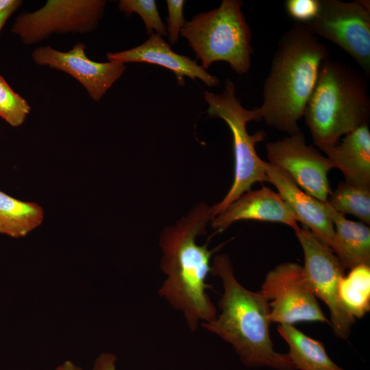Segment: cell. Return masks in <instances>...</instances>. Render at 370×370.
Instances as JSON below:
<instances>
[{
	"mask_svg": "<svg viewBox=\"0 0 370 370\" xmlns=\"http://www.w3.org/2000/svg\"><path fill=\"white\" fill-rule=\"evenodd\" d=\"M212 217V207L200 203L174 225L164 228L160 237V268L166 278L158 294L183 312L193 332L199 321H210L217 314L206 293L212 287L206 280L211 271V256L220 247L209 250L208 243L199 245L196 242L198 236L206 234Z\"/></svg>",
	"mask_w": 370,
	"mask_h": 370,
	"instance_id": "obj_1",
	"label": "cell"
},
{
	"mask_svg": "<svg viewBox=\"0 0 370 370\" xmlns=\"http://www.w3.org/2000/svg\"><path fill=\"white\" fill-rule=\"evenodd\" d=\"M326 45L305 25L296 23L278 43L264 82L260 120L288 135L300 129L306 106L316 86L320 67L330 58Z\"/></svg>",
	"mask_w": 370,
	"mask_h": 370,
	"instance_id": "obj_2",
	"label": "cell"
},
{
	"mask_svg": "<svg viewBox=\"0 0 370 370\" xmlns=\"http://www.w3.org/2000/svg\"><path fill=\"white\" fill-rule=\"evenodd\" d=\"M210 273L219 277L223 293L221 312L201 325L230 343L248 367L295 370L288 355L278 352L270 336V308L260 292L245 288L236 278L229 256H216Z\"/></svg>",
	"mask_w": 370,
	"mask_h": 370,
	"instance_id": "obj_3",
	"label": "cell"
},
{
	"mask_svg": "<svg viewBox=\"0 0 370 370\" xmlns=\"http://www.w3.org/2000/svg\"><path fill=\"white\" fill-rule=\"evenodd\" d=\"M304 117L319 148L337 144L342 136L369 123L367 77L349 65L328 58L321 65Z\"/></svg>",
	"mask_w": 370,
	"mask_h": 370,
	"instance_id": "obj_4",
	"label": "cell"
},
{
	"mask_svg": "<svg viewBox=\"0 0 370 370\" xmlns=\"http://www.w3.org/2000/svg\"><path fill=\"white\" fill-rule=\"evenodd\" d=\"M240 0H223L220 6L195 15L180 31L206 70L215 62L228 63L238 75L251 67V29Z\"/></svg>",
	"mask_w": 370,
	"mask_h": 370,
	"instance_id": "obj_5",
	"label": "cell"
},
{
	"mask_svg": "<svg viewBox=\"0 0 370 370\" xmlns=\"http://www.w3.org/2000/svg\"><path fill=\"white\" fill-rule=\"evenodd\" d=\"M204 97L208 105V116L219 118L228 125L232 136L234 158L232 185L224 198L212 207L213 217L251 190L255 183L268 182L264 160L258 156L256 150V145L264 140L267 134L263 130L254 134L248 133L247 123L261 120L257 108L247 110L242 106L236 97L235 84L230 79H225L222 92L206 90Z\"/></svg>",
	"mask_w": 370,
	"mask_h": 370,
	"instance_id": "obj_6",
	"label": "cell"
},
{
	"mask_svg": "<svg viewBox=\"0 0 370 370\" xmlns=\"http://www.w3.org/2000/svg\"><path fill=\"white\" fill-rule=\"evenodd\" d=\"M317 16L304 24L316 36L334 43L370 75V3L367 0L345 2L319 0Z\"/></svg>",
	"mask_w": 370,
	"mask_h": 370,
	"instance_id": "obj_7",
	"label": "cell"
},
{
	"mask_svg": "<svg viewBox=\"0 0 370 370\" xmlns=\"http://www.w3.org/2000/svg\"><path fill=\"white\" fill-rule=\"evenodd\" d=\"M304 256L306 280L316 298L320 299L330 313V325L340 338L347 339L354 318L342 305L338 286L345 276L344 269L330 247L321 242L306 227L293 230Z\"/></svg>",
	"mask_w": 370,
	"mask_h": 370,
	"instance_id": "obj_8",
	"label": "cell"
},
{
	"mask_svg": "<svg viewBox=\"0 0 370 370\" xmlns=\"http://www.w3.org/2000/svg\"><path fill=\"white\" fill-rule=\"evenodd\" d=\"M106 5L104 0H49L38 10L18 15L11 31L26 45L54 33H86L96 29Z\"/></svg>",
	"mask_w": 370,
	"mask_h": 370,
	"instance_id": "obj_9",
	"label": "cell"
},
{
	"mask_svg": "<svg viewBox=\"0 0 370 370\" xmlns=\"http://www.w3.org/2000/svg\"><path fill=\"white\" fill-rule=\"evenodd\" d=\"M267 301L271 323L293 325L299 321L330 324L306 280L303 267L284 262L269 271L259 291Z\"/></svg>",
	"mask_w": 370,
	"mask_h": 370,
	"instance_id": "obj_10",
	"label": "cell"
},
{
	"mask_svg": "<svg viewBox=\"0 0 370 370\" xmlns=\"http://www.w3.org/2000/svg\"><path fill=\"white\" fill-rule=\"evenodd\" d=\"M268 162L285 171L307 194L325 202L331 193L328 158L306 144L301 131L266 144Z\"/></svg>",
	"mask_w": 370,
	"mask_h": 370,
	"instance_id": "obj_11",
	"label": "cell"
},
{
	"mask_svg": "<svg viewBox=\"0 0 370 370\" xmlns=\"http://www.w3.org/2000/svg\"><path fill=\"white\" fill-rule=\"evenodd\" d=\"M86 46L78 42L69 51L62 52L50 46L34 50L32 56L36 64L66 72L77 79L89 96L99 101L126 69L125 64L97 62L86 55Z\"/></svg>",
	"mask_w": 370,
	"mask_h": 370,
	"instance_id": "obj_12",
	"label": "cell"
},
{
	"mask_svg": "<svg viewBox=\"0 0 370 370\" xmlns=\"http://www.w3.org/2000/svg\"><path fill=\"white\" fill-rule=\"evenodd\" d=\"M110 62L123 64L127 62L147 63L161 66L171 71L175 75L177 84H185L184 77L195 80L198 78L209 87L217 86L219 79L210 74L189 57L178 54L161 36L152 34L143 44L132 49L121 52L107 53Z\"/></svg>",
	"mask_w": 370,
	"mask_h": 370,
	"instance_id": "obj_13",
	"label": "cell"
},
{
	"mask_svg": "<svg viewBox=\"0 0 370 370\" xmlns=\"http://www.w3.org/2000/svg\"><path fill=\"white\" fill-rule=\"evenodd\" d=\"M268 182L278 190V193L294 213L298 222L308 228L323 243L330 246L334 234L333 223L327 212L324 202L307 194L284 170L264 162Z\"/></svg>",
	"mask_w": 370,
	"mask_h": 370,
	"instance_id": "obj_14",
	"label": "cell"
},
{
	"mask_svg": "<svg viewBox=\"0 0 370 370\" xmlns=\"http://www.w3.org/2000/svg\"><path fill=\"white\" fill-rule=\"evenodd\" d=\"M240 220L280 223L293 230L299 226L294 213L280 195L264 186L244 193L210 221L216 232H222Z\"/></svg>",
	"mask_w": 370,
	"mask_h": 370,
	"instance_id": "obj_15",
	"label": "cell"
},
{
	"mask_svg": "<svg viewBox=\"0 0 370 370\" xmlns=\"http://www.w3.org/2000/svg\"><path fill=\"white\" fill-rule=\"evenodd\" d=\"M319 149L343 173L345 182L370 188V131L365 124L350 133L337 144Z\"/></svg>",
	"mask_w": 370,
	"mask_h": 370,
	"instance_id": "obj_16",
	"label": "cell"
},
{
	"mask_svg": "<svg viewBox=\"0 0 370 370\" xmlns=\"http://www.w3.org/2000/svg\"><path fill=\"white\" fill-rule=\"evenodd\" d=\"M327 212L333 223L334 234L330 249L343 268L370 265V229L362 222L349 220L335 211L327 201Z\"/></svg>",
	"mask_w": 370,
	"mask_h": 370,
	"instance_id": "obj_17",
	"label": "cell"
},
{
	"mask_svg": "<svg viewBox=\"0 0 370 370\" xmlns=\"http://www.w3.org/2000/svg\"><path fill=\"white\" fill-rule=\"evenodd\" d=\"M278 331L288 346L286 354L299 370H345L327 354L324 345L306 335L293 325H278Z\"/></svg>",
	"mask_w": 370,
	"mask_h": 370,
	"instance_id": "obj_18",
	"label": "cell"
},
{
	"mask_svg": "<svg viewBox=\"0 0 370 370\" xmlns=\"http://www.w3.org/2000/svg\"><path fill=\"white\" fill-rule=\"evenodd\" d=\"M44 212L34 202L16 199L0 191V233L19 238L39 226Z\"/></svg>",
	"mask_w": 370,
	"mask_h": 370,
	"instance_id": "obj_19",
	"label": "cell"
},
{
	"mask_svg": "<svg viewBox=\"0 0 370 370\" xmlns=\"http://www.w3.org/2000/svg\"><path fill=\"white\" fill-rule=\"evenodd\" d=\"M338 295L343 307L354 318H361L370 310V265L360 264L351 269L338 286Z\"/></svg>",
	"mask_w": 370,
	"mask_h": 370,
	"instance_id": "obj_20",
	"label": "cell"
},
{
	"mask_svg": "<svg viewBox=\"0 0 370 370\" xmlns=\"http://www.w3.org/2000/svg\"><path fill=\"white\" fill-rule=\"evenodd\" d=\"M327 202L336 212L351 214L370 224V188L341 182L331 190Z\"/></svg>",
	"mask_w": 370,
	"mask_h": 370,
	"instance_id": "obj_21",
	"label": "cell"
},
{
	"mask_svg": "<svg viewBox=\"0 0 370 370\" xmlns=\"http://www.w3.org/2000/svg\"><path fill=\"white\" fill-rule=\"evenodd\" d=\"M30 109L27 101L0 75V116L10 125L18 127L24 122Z\"/></svg>",
	"mask_w": 370,
	"mask_h": 370,
	"instance_id": "obj_22",
	"label": "cell"
},
{
	"mask_svg": "<svg viewBox=\"0 0 370 370\" xmlns=\"http://www.w3.org/2000/svg\"><path fill=\"white\" fill-rule=\"evenodd\" d=\"M119 8L126 14L130 15L133 12L138 14L143 20L149 35L156 31L161 36H167L166 26L160 18L154 0H121Z\"/></svg>",
	"mask_w": 370,
	"mask_h": 370,
	"instance_id": "obj_23",
	"label": "cell"
},
{
	"mask_svg": "<svg viewBox=\"0 0 370 370\" xmlns=\"http://www.w3.org/2000/svg\"><path fill=\"white\" fill-rule=\"evenodd\" d=\"M319 0H286V11L297 23L306 24L313 21L318 14Z\"/></svg>",
	"mask_w": 370,
	"mask_h": 370,
	"instance_id": "obj_24",
	"label": "cell"
},
{
	"mask_svg": "<svg viewBox=\"0 0 370 370\" xmlns=\"http://www.w3.org/2000/svg\"><path fill=\"white\" fill-rule=\"evenodd\" d=\"M168 17L166 33L169 42L175 45L180 36V31L186 21L183 14L184 0H166Z\"/></svg>",
	"mask_w": 370,
	"mask_h": 370,
	"instance_id": "obj_25",
	"label": "cell"
},
{
	"mask_svg": "<svg viewBox=\"0 0 370 370\" xmlns=\"http://www.w3.org/2000/svg\"><path fill=\"white\" fill-rule=\"evenodd\" d=\"M116 356L110 353L101 354L95 360L93 370H116Z\"/></svg>",
	"mask_w": 370,
	"mask_h": 370,
	"instance_id": "obj_26",
	"label": "cell"
},
{
	"mask_svg": "<svg viewBox=\"0 0 370 370\" xmlns=\"http://www.w3.org/2000/svg\"><path fill=\"white\" fill-rule=\"evenodd\" d=\"M22 1L18 0H0V13L13 8H18Z\"/></svg>",
	"mask_w": 370,
	"mask_h": 370,
	"instance_id": "obj_27",
	"label": "cell"
},
{
	"mask_svg": "<svg viewBox=\"0 0 370 370\" xmlns=\"http://www.w3.org/2000/svg\"><path fill=\"white\" fill-rule=\"evenodd\" d=\"M56 370H83L80 367H77L71 361H65L63 364L57 367Z\"/></svg>",
	"mask_w": 370,
	"mask_h": 370,
	"instance_id": "obj_28",
	"label": "cell"
},
{
	"mask_svg": "<svg viewBox=\"0 0 370 370\" xmlns=\"http://www.w3.org/2000/svg\"><path fill=\"white\" fill-rule=\"evenodd\" d=\"M16 10V8H13L0 13V31L7 21V20Z\"/></svg>",
	"mask_w": 370,
	"mask_h": 370,
	"instance_id": "obj_29",
	"label": "cell"
}]
</instances>
